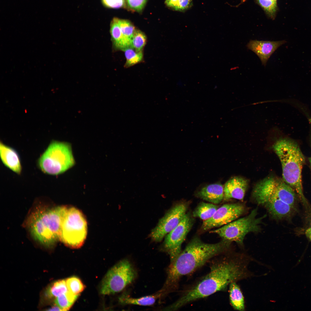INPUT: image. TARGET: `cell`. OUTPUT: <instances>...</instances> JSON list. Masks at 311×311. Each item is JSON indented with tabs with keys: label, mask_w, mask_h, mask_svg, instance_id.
<instances>
[{
	"label": "cell",
	"mask_w": 311,
	"mask_h": 311,
	"mask_svg": "<svg viewBox=\"0 0 311 311\" xmlns=\"http://www.w3.org/2000/svg\"><path fill=\"white\" fill-rule=\"evenodd\" d=\"M247 258L242 255L225 256L211 262L209 272L198 281L185 290L180 297L167 307L175 310L190 303L225 290L232 283L247 278Z\"/></svg>",
	"instance_id": "1"
},
{
	"label": "cell",
	"mask_w": 311,
	"mask_h": 311,
	"mask_svg": "<svg viewBox=\"0 0 311 311\" xmlns=\"http://www.w3.org/2000/svg\"><path fill=\"white\" fill-rule=\"evenodd\" d=\"M231 242L224 239L214 244L205 243L195 238L172 262L167 270V277L162 288L166 293L175 290L180 279L190 274L212 258L222 254L229 248Z\"/></svg>",
	"instance_id": "2"
},
{
	"label": "cell",
	"mask_w": 311,
	"mask_h": 311,
	"mask_svg": "<svg viewBox=\"0 0 311 311\" xmlns=\"http://www.w3.org/2000/svg\"><path fill=\"white\" fill-rule=\"evenodd\" d=\"M275 140L272 147L281 162L282 179L295 191L307 212L311 213V206L303 192L301 173L305 157L297 141L281 135Z\"/></svg>",
	"instance_id": "3"
},
{
	"label": "cell",
	"mask_w": 311,
	"mask_h": 311,
	"mask_svg": "<svg viewBox=\"0 0 311 311\" xmlns=\"http://www.w3.org/2000/svg\"><path fill=\"white\" fill-rule=\"evenodd\" d=\"M68 208L58 206L39 208L27 220V225L34 239L42 244L50 246L60 239L62 223Z\"/></svg>",
	"instance_id": "4"
},
{
	"label": "cell",
	"mask_w": 311,
	"mask_h": 311,
	"mask_svg": "<svg viewBox=\"0 0 311 311\" xmlns=\"http://www.w3.org/2000/svg\"><path fill=\"white\" fill-rule=\"evenodd\" d=\"M75 163L70 145L56 141L51 142L37 162L38 167L43 172L52 175L64 172Z\"/></svg>",
	"instance_id": "5"
},
{
	"label": "cell",
	"mask_w": 311,
	"mask_h": 311,
	"mask_svg": "<svg viewBox=\"0 0 311 311\" xmlns=\"http://www.w3.org/2000/svg\"><path fill=\"white\" fill-rule=\"evenodd\" d=\"M87 232L86 221L83 214L75 207L68 208L63 219L60 239L73 248L82 246Z\"/></svg>",
	"instance_id": "6"
},
{
	"label": "cell",
	"mask_w": 311,
	"mask_h": 311,
	"mask_svg": "<svg viewBox=\"0 0 311 311\" xmlns=\"http://www.w3.org/2000/svg\"><path fill=\"white\" fill-rule=\"evenodd\" d=\"M257 209L255 208L247 216L236 219L210 232L217 234L223 239L234 241L242 245L244 237L248 233L260 230V224L266 216L257 217Z\"/></svg>",
	"instance_id": "7"
},
{
	"label": "cell",
	"mask_w": 311,
	"mask_h": 311,
	"mask_svg": "<svg viewBox=\"0 0 311 311\" xmlns=\"http://www.w3.org/2000/svg\"><path fill=\"white\" fill-rule=\"evenodd\" d=\"M137 273L127 259L120 261L109 270L103 279L100 293L104 295L120 292L136 279Z\"/></svg>",
	"instance_id": "8"
},
{
	"label": "cell",
	"mask_w": 311,
	"mask_h": 311,
	"mask_svg": "<svg viewBox=\"0 0 311 311\" xmlns=\"http://www.w3.org/2000/svg\"><path fill=\"white\" fill-rule=\"evenodd\" d=\"M262 190L264 200L269 197L276 198L296 209L297 195L282 179L272 176L266 177Z\"/></svg>",
	"instance_id": "9"
},
{
	"label": "cell",
	"mask_w": 311,
	"mask_h": 311,
	"mask_svg": "<svg viewBox=\"0 0 311 311\" xmlns=\"http://www.w3.org/2000/svg\"><path fill=\"white\" fill-rule=\"evenodd\" d=\"M192 225L191 217L186 213L178 225L166 236L163 249L169 255L170 263L173 262L181 252L182 244Z\"/></svg>",
	"instance_id": "10"
},
{
	"label": "cell",
	"mask_w": 311,
	"mask_h": 311,
	"mask_svg": "<svg viewBox=\"0 0 311 311\" xmlns=\"http://www.w3.org/2000/svg\"><path fill=\"white\" fill-rule=\"evenodd\" d=\"M187 208L186 204L181 203L170 210L151 231L150 236L152 239L157 242L161 241L178 225L186 213Z\"/></svg>",
	"instance_id": "11"
},
{
	"label": "cell",
	"mask_w": 311,
	"mask_h": 311,
	"mask_svg": "<svg viewBox=\"0 0 311 311\" xmlns=\"http://www.w3.org/2000/svg\"><path fill=\"white\" fill-rule=\"evenodd\" d=\"M244 211V206L241 204H224L218 208L212 217L203 221L200 231L204 232L225 225L236 219Z\"/></svg>",
	"instance_id": "12"
},
{
	"label": "cell",
	"mask_w": 311,
	"mask_h": 311,
	"mask_svg": "<svg viewBox=\"0 0 311 311\" xmlns=\"http://www.w3.org/2000/svg\"><path fill=\"white\" fill-rule=\"evenodd\" d=\"M286 42L285 40L270 41L251 40L247 43L246 47L257 55L262 65L265 66L275 50Z\"/></svg>",
	"instance_id": "13"
},
{
	"label": "cell",
	"mask_w": 311,
	"mask_h": 311,
	"mask_svg": "<svg viewBox=\"0 0 311 311\" xmlns=\"http://www.w3.org/2000/svg\"><path fill=\"white\" fill-rule=\"evenodd\" d=\"M261 205H264L270 214L278 219L289 218L297 210L280 200L272 197L266 198Z\"/></svg>",
	"instance_id": "14"
},
{
	"label": "cell",
	"mask_w": 311,
	"mask_h": 311,
	"mask_svg": "<svg viewBox=\"0 0 311 311\" xmlns=\"http://www.w3.org/2000/svg\"><path fill=\"white\" fill-rule=\"evenodd\" d=\"M248 185V180L244 178L237 176L231 178L225 185L223 200L234 198L243 200Z\"/></svg>",
	"instance_id": "15"
},
{
	"label": "cell",
	"mask_w": 311,
	"mask_h": 311,
	"mask_svg": "<svg viewBox=\"0 0 311 311\" xmlns=\"http://www.w3.org/2000/svg\"><path fill=\"white\" fill-rule=\"evenodd\" d=\"M0 155L1 160L5 166L18 175L21 174L22 171L21 161L16 150L1 142Z\"/></svg>",
	"instance_id": "16"
},
{
	"label": "cell",
	"mask_w": 311,
	"mask_h": 311,
	"mask_svg": "<svg viewBox=\"0 0 311 311\" xmlns=\"http://www.w3.org/2000/svg\"><path fill=\"white\" fill-rule=\"evenodd\" d=\"M196 196L213 204L220 203L224 198V187L218 183L207 185L201 188Z\"/></svg>",
	"instance_id": "17"
},
{
	"label": "cell",
	"mask_w": 311,
	"mask_h": 311,
	"mask_svg": "<svg viewBox=\"0 0 311 311\" xmlns=\"http://www.w3.org/2000/svg\"><path fill=\"white\" fill-rule=\"evenodd\" d=\"M164 292L161 290L153 295L134 298L126 294H123L119 299V301L124 305H135L142 306H149L153 304L156 300L162 295Z\"/></svg>",
	"instance_id": "18"
},
{
	"label": "cell",
	"mask_w": 311,
	"mask_h": 311,
	"mask_svg": "<svg viewBox=\"0 0 311 311\" xmlns=\"http://www.w3.org/2000/svg\"><path fill=\"white\" fill-rule=\"evenodd\" d=\"M229 298L230 304L235 310L243 311L245 309L244 297L241 290L236 282L229 285Z\"/></svg>",
	"instance_id": "19"
},
{
	"label": "cell",
	"mask_w": 311,
	"mask_h": 311,
	"mask_svg": "<svg viewBox=\"0 0 311 311\" xmlns=\"http://www.w3.org/2000/svg\"><path fill=\"white\" fill-rule=\"evenodd\" d=\"M123 37V49L131 47L132 39L136 30L133 25L129 20L117 18Z\"/></svg>",
	"instance_id": "20"
},
{
	"label": "cell",
	"mask_w": 311,
	"mask_h": 311,
	"mask_svg": "<svg viewBox=\"0 0 311 311\" xmlns=\"http://www.w3.org/2000/svg\"><path fill=\"white\" fill-rule=\"evenodd\" d=\"M218 208L213 204L202 202L194 211L193 216L205 221L212 217Z\"/></svg>",
	"instance_id": "21"
},
{
	"label": "cell",
	"mask_w": 311,
	"mask_h": 311,
	"mask_svg": "<svg viewBox=\"0 0 311 311\" xmlns=\"http://www.w3.org/2000/svg\"><path fill=\"white\" fill-rule=\"evenodd\" d=\"M110 32L113 45L115 47L122 50L123 49V37L117 22V18H115L111 21Z\"/></svg>",
	"instance_id": "22"
},
{
	"label": "cell",
	"mask_w": 311,
	"mask_h": 311,
	"mask_svg": "<svg viewBox=\"0 0 311 311\" xmlns=\"http://www.w3.org/2000/svg\"><path fill=\"white\" fill-rule=\"evenodd\" d=\"M79 295L74 294L69 291L55 298L54 302L56 305L62 311L68 310L77 299Z\"/></svg>",
	"instance_id": "23"
},
{
	"label": "cell",
	"mask_w": 311,
	"mask_h": 311,
	"mask_svg": "<svg viewBox=\"0 0 311 311\" xmlns=\"http://www.w3.org/2000/svg\"><path fill=\"white\" fill-rule=\"evenodd\" d=\"M68 291L66 280H60L55 282L48 288L45 295L50 298L56 297Z\"/></svg>",
	"instance_id": "24"
},
{
	"label": "cell",
	"mask_w": 311,
	"mask_h": 311,
	"mask_svg": "<svg viewBox=\"0 0 311 311\" xmlns=\"http://www.w3.org/2000/svg\"><path fill=\"white\" fill-rule=\"evenodd\" d=\"M126 61L125 67H127L140 62L143 59V54L142 50L137 52L131 47L124 50Z\"/></svg>",
	"instance_id": "25"
},
{
	"label": "cell",
	"mask_w": 311,
	"mask_h": 311,
	"mask_svg": "<svg viewBox=\"0 0 311 311\" xmlns=\"http://www.w3.org/2000/svg\"><path fill=\"white\" fill-rule=\"evenodd\" d=\"M256 1L270 18H274L277 10V0H256Z\"/></svg>",
	"instance_id": "26"
},
{
	"label": "cell",
	"mask_w": 311,
	"mask_h": 311,
	"mask_svg": "<svg viewBox=\"0 0 311 311\" xmlns=\"http://www.w3.org/2000/svg\"><path fill=\"white\" fill-rule=\"evenodd\" d=\"M66 281L68 291L74 294L79 295L85 288L81 280L77 277H69Z\"/></svg>",
	"instance_id": "27"
},
{
	"label": "cell",
	"mask_w": 311,
	"mask_h": 311,
	"mask_svg": "<svg viewBox=\"0 0 311 311\" xmlns=\"http://www.w3.org/2000/svg\"><path fill=\"white\" fill-rule=\"evenodd\" d=\"M146 37L143 32L136 30L132 39L131 47L137 52L142 50L146 43Z\"/></svg>",
	"instance_id": "28"
},
{
	"label": "cell",
	"mask_w": 311,
	"mask_h": 311,
	"mask_svg": "<svg viewBox=\"0 0 311 311\" xmlns=\"http://www.w3.org/2000/svg\"><path fill=\"white\" fill-rule=\"evenodd\" d=\"M127 3L132 10L137 12L142 10L145 7L147 0H126Z\"/></svg>",
	"instance_id": "29"
},
{
	"label": "cell",
	"mask_w": 311,
	"mask_h": 311,
	"mask_svg": "<svg viewBox=\"0 0 311 311\" xmlns=\"http://www.w3.org/2000/svg\"><path fill=\"white\" fill-rule=\"evenodd\" d=\"M104 5L108 8L117 9L125 5V0H102Z\"/></svg>",
	"instance_id": "30"
},
{
	"label": "cell",
	"mask_w": 311,
	"mask_h": 311,
	"mask_svg": "<svg viewBox=\"0 0 311 311\" xmlns=\"http://www.w3.org/2000/svg\"><path fill=\"white\" fill-rule=\"evenodd\" d=\"M192 0H179L177 11H184L188 9L191 5Z\"/></svg>",
	"instance_id": "31"
},
{
	"label": "cell",
	"mask_w": 311,
	"mask_h": 311,
	"mask_svg": "<svg viewBox=\"0 0 311 311\" xmlns=\"http://www.w3.org/2000/svg\"><path fill=\"white\" fill-rule=\"evenodd\" d=\"M179 0H166L165 3L168 7L177 10Z\"/></svg>",
	"instance_id": "32"
},
{
	"label": "cell",
	"mask_w": 311,
	"mask_h": 311,
	"mask_svg": "<svg viewBox=\"0 0 311 311\" xmlns=\"http://www.w3.org/2000/svg\"><path fill=\"white\" fill-rule=\"evenodd\" d=\"M309 124V140L310 143V145L311 146V118H309L308 120ZM308 160L309 161L310 166V168L311 170V156L308 158Z\"/></svg>",
	"instance_id": "33"
},
{
	"label": "cell",
	"mask_w": 311,
	"mask_h": 311,
	"mask_svg": "<svg viewBox=\"0 0 311 311\" xmlns=\"http://www.w3.org/2000/svg\"><path fill=\"white\" fill-rule=\"evenodd\" d=\"M305 234L308 239L311 241V225L306 230Z\"/></svg>",
	"instance_id": "34"
},
{
	"label": "cell",
	"mask_w": 311,
	"mask_h": 311,
	"mask_svg": "<svg viewBox=\"0 0 311 311\" xmlns=\"http://www.w3.org/2000/svg\"><path fill=\"white\" fill-rule=\"evenodd\" d=\"M47 310L48 311H62L60 308L57 305L51 307Z\"/></svg>",
	"instance_id": "35"
}]
</instances>
